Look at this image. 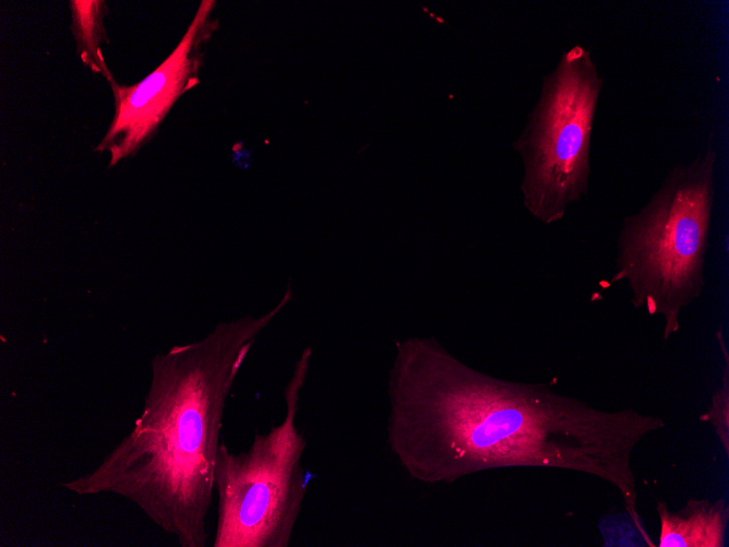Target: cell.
<instances>
[{"mask_svg":"<svg viewBox=\"0 0 729 547\" xmlns=\"http://www.w3.org/2000/svg\"><path fill=\"white\" fill-rule=\"evenodd\" d=\"M291 299L288 286L268 311L220 322L203 338L157 354L133 427L92 471L59 486L121 497L180 547H206L228 395L255 340Z\"/></svg>","mask_w":729,"mask_h":547,"instance_id":"6da1fadb","label":"cell"},{"mask_svg":"<svg viewBox=\"0 0 729 547\" xmlns=\"http://www.w3.org/2000/svg\"><path fill=\"white\" fill-rule=\"evenodd\" d=\"M401 395L442 416L452 445L469 466H552L594 475L617 488L642 527L632 454L645 437L666 427L661 417L600 409L543 384L489 377L434 341L408 360Z\"/></svg>","mask_w":729,"mask_h":547,"instance_id":"7a4b0ae2","label":"cell"},{"mask_svg":"<svg viewBox=\"0 0 729 547\" xmlns=\"http://www.w3.org/2000/svg\"><path fill=\"white\" fill-rule=\"evenodd\" d=\"M717 163L712 133L704 150L674 164L646 203L623 217L617 236L609 284L625 283L634 308L662 318L665 341L705 288Z\"/></svg>","mask_w":729,"mask_h":547,"instance_id":"3957f363","label":"cell"},{"mask_svg":"<svg viewBox=\"0 0 729 547\" xmlns=\"http://www.w3.org/2000/svg\"><path fill=\"white\" fill-rule=\"evenodd\" d=\"M312 350L306 347L284 389L283 420L255 433L244 451L219 443L214 469L213 547H288L308 490L307 439L297 426Z\"/></svg>","mask_w":729,"mask_h":547,"instance_id":"277c9868","label":"cell"},{"mask_svg":"<svg viewBox=\"0 0 729 547\" xmlns=\"http://www.w3.org/2000/svg\"><path fill=\"white\" fill-rule=\"evenodd\" d=\"M603 84L588 48L573 45L564 50L545 75L539 98L513 143L523 164V204L545 225L561 221L588 194L591 136Z\"/></svg>","mask_w":729,"mask_h":547,"instance_id":"5b68a950","label":"cell"},{"mask_svg":"<svg viewBox=\"0 0 729 547\" xmlns=\"http://www.w3.org/2000/svg\"><path fill=\"white\" fill-rule=\"evenodd\" d=\"M215 1L203 0L184 35L146 78L130 86L111 85L115 115L95 148L108 152V167L134 155L153 136L177 99L199 83L201 48L213 31Z\"/></svg>","mask_w":729,"mask_h":547,"instance_id":"8992f818","label":"cell"},{"mask_svg":"<svg viewBox=\"0 0 729 547\" xmlns=\"http://www.w3.org/2000/svg\"><path fill=\"white\" fill-rule=\"evenodd\" d=\"M658 547H724L729 508L724 499H691L677 511L658 501Z\"/></svg>","mask_w":729,"mask_h":547,"instance_id":"52a82bcc","label":"cell"},{"mask_svg":"<svg viewBox=\"0 0 729 547\" xmlns=\"http://www.w3.org/2000/svg\"><path fill=\"white\" fill-rule=\"evenodd\" d=\"M104 3L99 0L71 1L72 27L84 64L94 72L104 74L112 85L116 82L107 69L100 47L104 39Z\"/></svg>","mask_w":729,"mask_h":547,"instance_id":"ba28073f","label":"cell"},{"mask_svg":"<svg viewBox=\"0 0 729 547\" xmlns=\"http://www.w3.org/2000/svg\"><path fill=\"white\" fill-rule=\"evenodd\" d=\"M718 346L721 350V355L725 359L724 376L721 381V387L717 390L712 396V404L708 412L703 415L702 419L710 423L724 444L726 454L728 455L729 451V424H728V413H729V356L728 349L724 340L721 330L719 329L716 334Z\"/></svg>","mask_w":729,"mask_h":547,"instance_id":"9c48e42d","label":"cell"}]
</instances>
